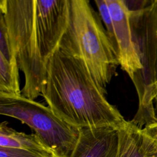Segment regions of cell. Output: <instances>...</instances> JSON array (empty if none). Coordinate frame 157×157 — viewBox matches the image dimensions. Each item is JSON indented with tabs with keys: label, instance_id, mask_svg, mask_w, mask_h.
<instances>
[{
	"label": "cell",
	"instance_id": "6da1fadb",
	"mask_svg": "<svg viewBox=\"0 0 157 157\" xmlns=\"http://www.w3.org/2000/svg\"><path fill=\"white\" fill-rule=\"evenodd\" d=\"M42 95L53 112L78 129L111 126L126 121L109 102L105 94L80 59L59 48L45 63Z\"/></svg>",
	"mask_w": 157,
	"mask_h": 157
},
{
	"label": "cell",
	"instance_id": "7a4b0ae2",
	"mask_svg": "<svg viewBox=\"0 0 157 157\" xmlns=\"http://www.w3.org/2000/svg\"><path fill=\"white\" fill-rule=\"evenodd\" d=\"M58 48L83 62L104 91L119 64L116 50L101 18L87 0H70L67 29Z\"/></svg>",
	"mask_w": 157,
	"mask_h": 157
},
{
	"label": "cell",
	"instance_id": "3957f363",
	"mask_svg": "<svg viewBox=\"0 0 157 157\" xmlns=\"http://www.w3.org/2000/svg\"><path fill=\"white\" fill-rule=\"evenodd\" d=\"M36 0H0L13 55L25 75L21 95L35 100L42 95L46 78L45 63L41 57L36 27Z\"/></svg>",
	"mask_w": 157,
	"mask_h": 157
},
{
	"label": "cell",
	"instance_id": "277c9868",
	"mask_svg": "<svg viewBox=\"0 0 157 157\" xmlns=\"http://www.w3.org/2000/svg\"><path fill=\"white\" fill-rule=\"evenodd\" d=\"M129 21L142 67L132 79L137 93L139 106L131 121L142 129L157 123L153 107L157 82V0L148 1L144 8L129 12Z\"/></svg>",
	"mask_w": 157,
	"mask_h": 157
},
{
	"label": "cell",
	"instance_id": "5b68a950",
	"mask_svg": "<svg viewBox=\"0 0 157 157\" xmlns=\"http://www.w3.org/2000/svg\"><path fill=\"white\" fill-rule=\"evenodd\" d=\"M0 113L27 124L53 157H71L79 129L60 118L49 107L22 95L0 93Z\"/></svg>",
	"mask_w": 157,
	"mask_h": 157
},
{
	"label": "cell",
	"instance_id": "8992f818",
	"mask_svg": "<svg viewBox=\"0 0 157 157\" xmlns=\"http://www.w3.org/2000/svg\"><path fill=\"white\" fill-rule=\"evenodd\" d=\"M69 9L70 0H36V34L45 63L59 47L68 25Z\"/></svg>",
	"mask_w": 157,
	"mask_h": 157
},
{
	"label": "cell",
	"instance_id": "52a82bcc",
	"mask_svg": "<svg viewBox=\"0 0 157 157\" xmlns=\"http://www.w3.org/2000/svg\"><path fill=\"white\" fill-rule=\"evenodd\" d=\"M111 14L120 66L132 80L140 69L132 39L129 12L123 0H107Z\"/></svg>",
	"mask_w": 157,
	"mask_h": 157
},
{
	"label": "cell",
	"instance_id": "ba28073f",
	"mask_svg": "<svg viewBox=\"0 0 157 157\" xmlns=\"http://www.w3.org/2000/svg\"><path fill=\"white\" fill-rule=\"evenodd\" d=\"M118 128L111 126L79 129V136L71 157H117Z\"/></svg>",
	"mask_w": 157,
	"mask_h": 157
},
{
	"label": "cell",
	"instance_id": "9c48e42d",
	"mask_svg": "<svg viewBox=\"0 0 157 157\" xmlns=\"http://www.w3.org/2000/svg\"><path fill=\"white\" fill-rule=\"evenodd\" d=\"M119 147L117 157H157V148L145 128L126 121L118 128Z\"/></svg>",
	"mask_w": 157,
	"mask_h": 157
},
{
	"label": "cell",
	"instance_id": "30bf717a",
	"mask_svg": "<svg viewBox=\"0 0 157 157\" xmlns=\"http://www.w3.org/2000/svg\"><path fill=\"white\" fill-rule=\"evenodd\" d=\"M0 147L31 151L46 157H53L51 151L35 134H27L9 127L7 122L0 125Z\"/></svg>",
	"mask_w": 157,
	"mask_h": 157
},
{
	"label": "cell",
	"instance_id": "8fae6325",
	"mask_svg": "<svg viewBox=\"0 0 157 157\" xmlns=\"http://www.w3.org/2000/svg\"><path fill=\"white\" fill-rule=\"evenodd\" d=\"M19 67L17 62H9L0 55V93L20 96Z\"/></svg>",
	"mask_w": 157,
	"mask_h": 157
},
{
	"label": "cell",
	"instance_id": "7c38bea8",
	"mask_svg": "<svg viewBox=\"0 0 157 157\" xmlns=\"http://www.w3.org/2000/svg\"><path fill=\"white\" fill-rule=\"evenodd\" d=\"M0 55L9 62H17L12 51L7 26L1 13H0Z\"/></svg>",
	"mask_w": 157,
	"mask_h": 157
},
{
	"label": "cell",
	"instance_id": "4fadbf2b",
	"mask_svg": "<svg viewBox=\"0 0 157 157\" xmlns=\"http://www.w3.org/2000/svg\"><path fill=\"white\" fill-rule=\"evenodd\" d=\"M94 3L98 9L99 13V15L101 19L104 22V24L105 27V29L108 33V35L117 52L114 28H113V22H112V19L111 14L110 12V10L107 2V0H95Z\"/></svg>",
	"mask_w": 157,
	"mask_h": 157
},
{
	"label": "cell",
	"instance_id": "5bb4252c",
	"mask_svg": "<svg viewBox=\"0 0 157 157\" xmlns=\"http://www.w3.org/2000/svg\"><path fill=\"white\" fill-rule=\"evenodd\" d=\"M0 157H46L41 154L23 149L0 147Z\"/></svg>",
	"mask_w": 157,
	"mask_h": 157
},
{
	"label": "cell",
	"instance_id": "9a60e30c",
	"mask_svg": "<svg viewBox=\"0 0 157 157\" xmlns=\"http://www.w3.org/2000/svg\"><path fill=\"white\" fill-rule=\"evenodd\" d=\"M144 128L153 139L157 148V123L146 126Z\"/></svg>",
	"mask_w": 157,
	"mask_h": 157
},
{
	"label": "cell",
	"instance_id": "2e32d148",
	"mask_svg": "<svg viewBox=\"0 0 157 157\" xmlns=\"http://www.w3.org/2000/svg\"><path fill=\"white\" fill-rule=\"evenodd\" d=\"M153 107L155 110V113L157 118V82L155 83V97L153 99Z\"/></svg>",
	"mask_w": 157,
	"mask_h": 157
}]
</instances>
